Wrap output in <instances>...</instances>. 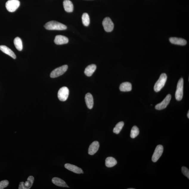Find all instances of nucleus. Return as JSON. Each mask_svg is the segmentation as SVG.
<instances>
[{
    "mask_svg": "<svg viewBox=\"0 0 189 189\" xmlns=\"http://www.w3.org/2000/svg\"><path fill=\"white\" fill-rule=\"evenodd\" d=\"M44 27L49 30H64L67 29L65 25L55 21L48 22L44 25Z\"/></svg>",
    "mask_w": 189,
    "mask_h": 189,
    "instance_id": "f257e3e1",
    "label": "nucleus"
},
{
    "mask_svg": "<svg viewBox=\"0 0 189 189\" xmlns=\"http://www.w3.org/2000/svg\"><path fill=\"white\" fill-rule=\"evenodd\" d=\"M167 79V76L165 73L161 75L159 79L157 81L154 86V91L156 92H159L164 86Z\"/></svg>",
    "mask_w": 189,
    "mask_h": 189,
    "instance_id": "f03ea898",
    "label": "nucleus"
},
{
    "mask_svg": "<svg viewBox=\"0 0 189 189\" xmlns=\"http://www.w3.org/2000/svg\"><path fill=\"white\" fill-rule=\"evenodd\" d=\"M184 80L181 78L179 80L176 90L175 94V97L176 100L180 101L182 99L183 96Z\"/></svg>",
    "mask_w": 189,
    "mask_h": 189,
    "instance_id": "7ed1b4c3",
    "label": "nucleus"
},
{
    "mask_svg": "<svg viewBox=\"0 0 189 189\" xmlns=\"http://www.w3.org/2000/svg\"><path fill=\"white\" fill-rule=\"evenodd\" d=\"M20 1L18 0H9L6 3V7L11 13L15 11L19 7Z\"/></svg>",
    "mask_w": 189,
    "mask_h": 189,
    "instance_id": "20e7f679",
    "label": "nucleus"
},
{
    "mask_svg": "<svg viewBox=\"0 0 189 189\" xmlns=\"http://www.w3.org/2000/svg\"><path fill=\"white\" fill-rule=\"evenodd\" d=\"M68 68V66L65 65L56 68L51 72L50 74V77L54 78L63 75L67 71Z\"/></svg>",
    "mask_w": 189,
    "mask_h": 189,
    "instance_id": "39448f33",
    "label": "nucleus"
},
{
    "mask_svg": "<svg viewBox=\"0 0 189 189\" xmlns=\"http://www.w3.org/2000/svg\"><path fill=\"white\" fill-rule=\"evenodd\" d=\"M69 90L66 86H63L59 90L58 96L59 99L61 101H65L67 100L69 96Z\"/></svg>",
    "mask_w": 189,
    "mask_h": 189,
    "instance_id": "423d86ee",
    "label": "nucleus"
},
{
    "mask_svg": "<svg viewBox=\"0 0 189 189\" xmlns=\"http://www.w3.org/2000/svg\"><path fill=\"white\" fill-rule=\"evenodd\" d=\"M163 150V147L162 145H159L157 146L152 157V160L153 162H155L157 161L162 156Z\"/></svg>",
    "mask_w": 189,
    "mask_h": 189,
    "instance_id": "0eeeda50",
    "label": "nucleus"
},
{
    "mask_svg": "<svg viewBox=\"0 0 189 189\" xmlns=\"http://www.w3.org/2000/svg\"><path fill=\"white\" fill-rule=\"evenodd\" d=\"M102 24L106 31L111 32L113 30L114 23L110 18L106 17L104 18Z\"/></svg>",
    "mask_w": 189,
    "mask_h": 189,
    "instance_id": "6e6552de",
    "label": "nucleus"
},
{
    "mask_svg": "<svg viewBox=\"0 0 189 189\" xmlns=\"http://www.w3.org/2000/svg\"><path fill=\"white\" fill-rule=\"evenodd\" d=\"M34 181V178L32 176H30L27 178V181L24 182H21L20 183L19 189H29L32 186Z\"/></svg>",
    "mask_w": 189,
    "mask_h": 189,
    "instance_id": "1a4fd4ad",
    "label": "nucleus"
},
{
    "mask_svg": "<svg viewBox=\"0 0 189 189\" xmlns=\"http://www.w3.org/2000/svg\"><path fill=\"white\" fill-rule=\"evenodd\" d=\"M171 98V94H168L162 102L156 105V109L158 110H162L166 108L168 104H169Z\"/></svg>",
    "mask_w": 189,
    "mask_h": 189,
    "instance_id": "9d476101",
    "label": "nucleus"
},
{
    "mask_svg": "<svg viewBox=\"0 0 189 189\" xmlns=\"http://www.w3.org/2000/svg\"><path fill=\"white\" fill-rule=\"evenodd\" d=\"M99 147V142L97 141L92 142L88 149V154L90 155H93L98 151Z\"/></svg>",
    "mask_w": 189,
    "mask_h": 189,
    "instance_id": "9b49d317",
    "label": "nucleus"
},
{
    "mask_svg": "<svg viewBox=\"0 0 189 189\" xmlns=\"http://www.w3.org/2000/svg\"><path fill=\"white\" fill-rule=\"evenodd\" d=\"M65 167L67 170L76 174L83 173V172L81 168L78 167L74 165L70 164H66L65 165Z\"/></svg>",
    "mask_w": 189,
    "mask_h": 189,
    "instance_id": "f8f14e48",
    "label": "nucleus"
},
{
    "mask_svg": "<svg viewBox=\"0 0 189 189\" xmlns=\"http://www.w3.org/2000/svg\"><path fill=\"white\" fill-rule=\"evenodd\" d=\"M69 40L65 36L58 35L56 36L54 39V43L57 45H61L68 43Z\"/></svg>",
    "mask_w": 189,
    "mask_h": 189,
    "instance_id": "ddd939ff",
    "label": "nucleus"
},
{
    "mask_svg": "<svg viewBox=\"0 0 189 189\" xmlns=\"http://www.w3.org/2000/svg\"><path fill=\"white\" fill-rule=\"evenodd\" d=\"M85 101L86 106L89 109H92L94 105V99L91 94L88 93L85 96Z\"/></svg>",
    "mask_w": 189,
    "mask_h": 189,
    "instance_id": "4468645a",
    "label": "nucleus"
},
{
    "mask_svg": "<svg viewBox=\"0 0 189 189\" xmlns=\"http://www.w3.org/2000/svg\"><path fill=\"white\" fill-rule=\"evenodd\" d=\"M170 41L171 43L175 45L184 46L186 45L187 41L185 40L182 38L176 37L170 38Z\"/></svg>",
    "mask_w": 189,
    "mask_h": 189,
    "instance_id": "2eb2a0df",
    "label": "nucleus"
},
{
    "mask_svg": "<svg viewBox=\"0 0 189 189\" xmlns=\"http://www.w3.org/2000/svg\"><path fill=\"white\" fill-rule=\"evenodd\" d=\"M0 50L2 51L3 53L7 54V55L10 56L14 59H16V58L15 53L9 49V47L4 45L0 46Z\"/></svg>",
    "mask_w": 189,
    "mask_h": 189,
    "instance_id": "dca6fc26",
    "label": "nucleus"
},
{
    "mask_svg": "<svg viewBox=\"0 0 189 189\" xmlns=\"http://www.w3.org/2000/svg\"><path fill=\"white\" fill-rule=\"evenodd\" d=\"M63 5L65 11L67 13H72L73 11V5L69 0H65L63 2Z\"/></svg>",
    "mask_w": 189,
    "mask_h": 189,
    "instance_id": "f3484780",
    "label": "nucleus"
},
{
    "mask_svg": "<svg viewBox=\"0 0 189 189\" xmlns=\"http://www.w3.org/2000/svg\"><path fill=\"white\" fill-rule=\"evenodd\" d=\"M52 182L55 185L64 188H69L65 182L59 178L54 177L52 179Z\"/></svg>",
    "mask_w": 189,
    "mask_h": 189,
    "instance_id": "a211bd4d",
    "label": "nucleus"
},
{
    "mask_svg": "<svg viewBox=\"0 0 189 189\" xmlns=\"http://www.w3.org/2000/svg\"><path fill=\"white\" fill-rule=\"evenodd\" d=\"M96 69V66L94 64H92L87 66L84 70V74L87 76H91L94 73Z\"/></svg>",
    "mask_w": 189,
    "mask_h": 189,
    "instance_id": "6ab92c4d",
    "label": "nucleus"
},
{
    "mask_svg": "<svg viewBox=\"0 0 189 189\" xmlns=\"http://www.w3.org/2000/svg\"><path fill=\"white\" fill-rule=\"evenodd\" d=\"M131 83L128 82H125L120 84V91L123 92H130L132 90Z\"/></svg>",
    "mask_w": 189,
    "mask_h": 189,
    "instance_id": "aec40b11",
    "label": "nucleus"
},
{
    "mask_svg": "<svg viewBox=\"0 0 189 189\" xmlns=\"http://www.w3.org/2000/svg\"><path fill=\"white\" fill-rule=\"evenodd\" d=\"M117 164L116 160L112 157H108L106 160V165L108 168H112Z\"/></svg>",
    "mask_w": 189,
    "mask_h": 189,
    "instance_id": "412c9836",
    "label": "nucleus"
},
{
    "mask_svg": "<svg viewBox=\"0 0 189 189\" xmlns=\"http://www.w3.org/2000/svg\"><path fill=\"white\" fill-rule=\"evenodd\" d=\"M14 44L15 47L19 51H21L23 49V43L21 38L19 37L16 38L14 40Z\"/></svg>",
    "mask_w": 189,
    "mask_h": 189,
    "instance_id": "4be33fe9",
    "label": "nucleus"
},
{
    "mask_svg": "<svg viewBox=\"0 0 189 189\" xmlns=\"http://www.w3.org/2000/svg\"><path fill=\"white\" fill-rule=\"evenodd\" d=\"M124 126V123L123 122H120L116 124L115 127L113 129V132L114 134H118L122 129Z\"/></svg>",
    "mask_w": 189,
    "mask_h": 189,
    "instance_id": "5701e85b",
    "label": "nucleus"
},
{
    "mask_svg": "<svg viewBox=\"0 0 189 189\" xmlns=\"http://www.w3.org/2000/svg\"><path fill=\"white\" fill-rule=\"evenodd\" d=\"M82 21L83 25L86 27H88L89 25L90 18L89 15L86 13H84L82 15Z\"/></svg>",
    "mask_w": 189,
    "mask_h": 189,
    "instance_id": "b1692460",
    "label": "nucleus"
},
{
    "mask_svg": "<svg viewBox=\"0 0 189 189\" xmlns=\"http://www.w3.org/2000/svg\"><path fill=\"white\" fill-rule=\"evenodd\" d=\"M140 133L138 128L136 126H134L131 131L130 137L132 138H135Z\"/></svg>",
    "mask_w": 189,
    "mask_h": 189,
    "instance_id": "393cba45",
    "label": "nucleus"
},
{
    "mask_svg": "<svg viewBox=\"0 0 189 189\" xmlns=\"http://www.w3.org/2000/svg\"><path fill=\"white\" fill-rule=\"evenodd\" d=\"M9 184V181L4 180L0 182V189H3L7 187Z\"/></svg>",
    "mask_w": 189,
    "mask_h": 189,
    "instance_id": "a878e982",
    "label": "nucleus"
},
{
    "mask_svg": "<svg viewBox=\"0 0 189 189\" xmlns=\"http://www.w3.org/2000/svg\"><path fill=\"white\" fill-rule=\"evenodd\" d=\"M182 172L185 176L189 179V170L186 167H182Z\"/></svg>",
    "mask_w": 189,
    "mask_h": 189,
    "instance_id": "bb28decb",
    "label": "nucleus"
},
{
    "mask_svg": "<svg viewBox=\"0 0 189 189\" xmlns=\"http://www.w3.org/2000/svg\"><path fill=\"white\" fill-rule=\"evenodd\" d=\"M187 116H188V118H189V111H188V114H187Z\"/></svg>",
    "mask_w": 189,
    "mask_h": 189,
    "instance_id": "cd10ccee",
    "label": "nucleus"
},
{
    "mask_svg": "<svg viewBox=\"0 0 189 189\" xmlns=\"http://www.w3.org/2000/svg\"><path fill=\"white\" fill-rule=\"evenodd\" d=\"M128 189H134V188H128Z\"/></svg>",
    "mask_w": 189,
    "mask_h": 189,
    "instance_id": "c85d7f7f",
    "label": "nucleus"
}]
</instances>
